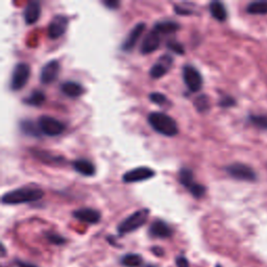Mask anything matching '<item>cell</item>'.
<instances>
[{"label":"cell","instance_id":"7402d4cb","mask_svg":"<svg viewBox=\"0 0 267 267\" xmlns=\"http://www.w3.org/2000/svg\"><path fill=\"white\" fill-rule=\"evenodd\" d=\"M46 101V95L41 90L33 91L28 97L23 99V103L32 107H41Z\"/></svg>","mask_w":267,"mask_h":267},{"label":"cell","instance_id":"4316f807","mask_svg":"<svg viewBox=\"0 0 267 267\" xmlns=\"http://www.w3.org/2000/svg\"><path fill=\"white\" fill-rule=\"evenodd\" d=\"M249 121L258 129L267 130V116L265 115H250Z\"/></svg>","mask_w":267,"mask_h":267},{"label":"cell","instance_id":"8992f818","mask_svg":"<svg viewBox=\"0 0 267 267\" xmlns=\"http://www.w3.org/2000/svg\"><path fill=\"white\" fill-rule=\"evenodd\" d=\"M166 35L161 30H159L156 26H154L153 30L143 39L142 44L140 46V53L144 56L155 53L160 47L162 39Z\"/></svg>","mask_w":267,"mask_h":267},{"label":"cell","instance_id":"52a82bcc","mask_svg":"<svg viewBox=\"0 0 267 267\" xmlns=\"http://www.w3.org/2000/svg\"><path fill=\"white\" fill-rule=\"evenodd\" d=\"M225 169L227 174L235 180L254 182L257 179V175L254 169L246 164L233 163L231 165H228Z\"/></svg>","mask_w":267,"mask_h":267},{"label":"cell","instance_id":"8fae6325","mask_svg":"<svg viewBox=\"0 0 267 267\" xmlns=\"http://www.w3.org/2000/svg\"><path fill=\"white\" fill-rule=\"evenodd\" d=\"M69 20L65 15H56L48 26V37L52 40H57L64 36L68 29Z\"/></svg>","mask_w":267,"mask_h":267},{"label":"cell","instance_id":"f546056e","mask_svg":"<svg viewBox=\"0 0 267 267\" xmlns=\"http://www.w3.org/2000/svg\"><path fill=\"white\" fill-rule=\"evenodd\" d=\"M45 236H46V239L50 241L51 244L56 245V246H62L66 242V239L64 237H62L61 235L56 234V233H46Z\"/></svg>","mask_w":267,"mask_h":267},{"label":"cell","instance_id":"44dd1931","mask_svg":"<svg viewBox=\"0 0 267 267\" xmlns=\"http://www.w3.org/2000/svg\"><path fill=\"white\" fill-rule=\"evenodd\" d=\"M20 130L21 132L30 137H35V138H40L42 136V133L38 127V124L35 125L34 121L26 119L22 120L20 123Z\"/></svg>","mask_w":267,"mask_h":267},{"label":"cell","instance_id":"603a6c76","mask_svg":"<svg viewBox=\"0 0 267 267\" xmlns=\"http://www.w3.org/2000/svg\"><path fill=\"white\" fill-rule=\"evenodd\" d=\"M34 155L36 156V158H38L39 160H41L42 162H44V163H46V164L61 165V164H64V163H65V158L60 157V156L53 155V154L48 153V152H43V151L35 152Z\"/></svg>","mask_w":267,"mask_h":267},{"label":"cell","instance_id":"4fadbf2b","mask_svg":"<svg viewBox=\"0 0 267 267\" xmlns=\"http://www.w3.org/2000/svg\"><path fill=\"white\" fill-rule=\"evenodd\" d=\"M145 29H147V24L144 22H139L136 26L131 30L128 37L125 39L124 43L121 44V51L125 53H130L134 50L137 42L141 38L142 34L144 33Z\"/></svg>","mask_w":267,"mask_h":267},{"label":"cell","instance_id":"e0dca14e","mask_svg":"<svg viewBox=\"0 0 267 267\" xmlns=\"http://www.w3.org/2000/svg\"><path fill=\"white\" fill-rule=\"evenodd\" d=\"M75 171L84 177H93L96 173L94 164L87 159H78L72 162Z\"/></svg>","mask_w":267,"mask_h":267},{"label":"cell","instance_id":"5b68a950","mask_svg":"<svg viewBox=\"0 0 267 267\" xmlns=\"http://www.w3.org/2000/svg\"><path fill=\"white\" fill-rule=\"evenodd\" d=\"M31 77V67L27 63H18L15 65L11 82H10V88L12 91H19L27 86L29 80Z\"/></svg>","mask_w":267,"mask_h":267},{"label":"cell","instance_id":"cb8c5ba5","mask_svg":"<svg viewBox=\"0 0 267 267\" xmlns=\"http://www.w3.org/2000/svg\"><path fill=\"white\" fill-rule=\"evenodd\" d=\"M247 12L252 15H266L267 14V0L251 3L247 7Z\"/></svg>","mask_w":267,"mask_h":267},{"label":"cell","instance_id":"2e32d148","mask_svg":"<svg viewBox=\"0 0 267 267\" xmlns=\"http://www.w3.org/2000/svg\"><path fill=\"white\" fill-rule=\"evenodd\" d=\"M41 16V5L38 2H31L24 8L23 18L28 26L35 24Z\"/></svg>","mask_w":267,"mask_h":267},{"label":"cell","instance_id":"484cf974","mask_svg":"<svg viewBox=\"0 0 267 267\" xmlns=\"http://www.w3.org/2000/svg\"><path fill=\"white\" fill-rule=\"evenodd\" d=\"M193 105H194V107H196L198 112L205 113V112L209 111V109H210V99L208 97V95L201 94L197 97L196 100H194Z\"/></svg>","mask_w":267,"mask_h":267},{"label":"cell","instance_id":"ac0fdd59","mask_svg":"<svg viewBox=\"0 0 267 267\" xmlns=\"http://www.w3.org/2000/svg\"><path fill=\"white\" fill-rule=\"evenodd\" d=\"M61 91L64 95L70 97V99H77V97H80L84 94L85 89L80 83L67 81L61 85Z\"/></svg>","mask_w":267,"mask_h":267},{"label":"cell","instance_id":"d590c367","mask_svg":"<svg viewBox=\"0 0 267 267\" xmlns=\"http://www.w3.org/2000/svg\"><path fill=\"white\" fill-rule=\"evenodd\" d=\"M153 252L156 254V256H163V251L161 249H158V250L153 249Z\"/></svg>","mask_w":267,"mask_h":267},{"label":"cell","instance_id":"5bb4252c","mask_svg":"<svg viewBox=\"0 0 267 267\" xmlns=\"http://www.w3.org/2000/svg\"><path fill=\"white\" fill-rule=\"evenodd\" d=\"M72 216H74L76 220L89 225H96L102 220L101 212L92 208L78 209L72 212Z\"/></svg>","mask_w":267,"mask_h":267},{"label":"cell","instance_id":"7a4b0ae2","mask_svg":"<svg viewBox=\"0 0 267 267\" xmlns=\"http://www.w3.org/2000/svg\"><path fill=\"white\" fill-rule=\"evenodd\" d=\"M148 123L158 134L165 137H175L179 134L177 121L163 112H153L148 116Z\"/></svg>","mask_w":267,"mask_h":267},{"label":"cell","instance_id":"d4e9b609","mask_svg":"<svg viewBox=\"0 0 267 267\" xmlns=\"http://www.w3.org/2000/svg\"><path fill=\"white\" fill-rule=\"evenodd\" d=\"M142 257L138 254H127L121 258V264L126 267H138L142 264Z\"/></svg>","mask_w":267,"mask_h":267},{"label":"cell","instance_id":"7c38bea8","mask_svg":"<svg viewBox=\"0 0 267 267\" xmlns=\"http://www.w3.org/2000/svg\"><path fill=\"white\" fill-rule=\"evenodd\" d=\"M173 64H174V59L171 55L161 56L150 70L151 78L154 80L163 78L167 72L171 70Z\"/></svg>","mask_w":267,"mask_h":267},{"label":"cell","instance_id":"9a60e30c","mask_svg":"<svg viewBox=\"0 0 267 267\" xmlns=\"http://www.w3.org/2000/svg\"><path fill=\"white\" fill-rule=\"evenodd\" d=\"M173 234H174V231L171 228V226L161 220L155 221L150 227V235L152 237L164 239V238L172 237Z\"/></svg>","mask_w":267,"mask_h":267},{"label":"cell","instance_id":"f1b7e54d","mask_svg":"<svg viewBox=\"0 0 267 267\" xmlns=\"http://www.w3.org/2000/svg\"><path fill=\"white\" fill-rule=\"evenodd\" d=\"M149 99L150 101L157 105V106H164L167 104L168 100H167V97L163 94V93H160V92H153L149 95Z\"/></svg>","mask_w":267,"mask_h":267},{"label":"cell","instance_id":"1f68e13d","mask_svg":"<svg viewBox=\"0 0 267 267\" xmlns=\"http://www.w3.org/2000/svg\"><path fill=\"white\" fill-rule=\"evenodd\" d=\"M103 5L109 10H118L120 7V2H117V0H105V2H103Z\"/></svg>","mask_w":267,"mask_h":267},{"label":"cell","instance_id":"8d00e7d4","mask_svg":"<svg viewBox=\"0 0 267 267\" xmlns=\"http://www.w3.org/2000/svg\"><path fill=\"white\" fill-rule=\"evenodd\" d=\"M145 267H157V266H155V265H147Z\"/></svg>","mask_w":267,"mask_h":267},{"label":"cell","instance_id":"277c9868","mask_svg":"<svg viewBox=\"0 0 267 267\" xmlns=\"http://www.w3.org/2000/svg\"><path fill=\"white\" fill-rule=\"evenodd\" d=\"M38 127L42 133V135L48 136V137H57L62 135L65 130L66 126L62 123L61 120L52 117L43 115L40 116L38 119Z\"/></svg>","mask_w":267,"mask_h":267},{"label":"cell","instance_id":"ba28073f","mask_svg":"<svg viewBox=\"0 0 267 267\" xmlns=\"http://www.w3.org/2000/svg\"><path fill=\"white\" fill-rule=\"evenodd\" d=\"M183 81L190 92H199L203 88V77L201 72L192 65L183 67Z\"/></svg>","mask_w":267,"mask_h":267},{"label":"cell","instance_id":"83f0119b","mask_svg":"<svg viewBox=\"0 0 267 267\" xmlns=\"http://www.w3.org/2000/svg\"><path fill=\"white\" fill-rule=\"evenodd\" d=\"M166 47L168 48L169 51L175 53L176 55H179V56H183L185 54V48L184 46L178 42V41H175V40H169L167 41L166 43Z\"/></svg>","mask_w":267,"mask_h":267},{"label":"cell","instance_id":"3957f363","mask_svg":"<svg viewBox=\"0 0 267 267\" xmlns=\"http://www.w3.org/2000/svg\"><path fill=\"white\" fill-rule=\"evenodd\" d=\"M150 214H151V211L148 208L140 209V210L132 213L130 216L125 218V220L118 225V227H117L118 234L123 236V235L130 234V233L138 230L139 228H141L142 226L147 224L149 217H150Z\"/></svg>","mask_w":267,"mask_h":267},{"label":"cell","instance_id":"9c48e42d","mask_svg":"<svg viewBox=\"0 0 267 267\" xmlns=\"http://www.w3.org/2000/svg\"><path fill=\"white\" fill-rule=\"evenodd\" d=\"M156 175L154 169L148 166H139L137 168L132 169V171L127 172L123 176V182L126 184H132V183H138L148 181L152 178H154Z\"/></svg>","mask_w":267,"mask_h":267},{"label":"cell","instance_id":"30bf717a","mask_svg":"<svg viewBox=\"0 0 267 267\" xmlns=\"http://www.w3.org/2000/svg\"><path fill=\"white\" fill-rule=\"evenodd\" d=\"M61 71L59 61L52 60L44 64L40 71V82L43 85H50L57 81Z\"/></svg>","mask_w":267,"mask_h":267},{"label":"cell","instance_id":"d6a6232c","mask_svg":"<svg viewBox=\"0 0 267 267\" xmlns=\"http://www.w3.org/2000/svg\"><path fill=\"white\" fill-rule=\"evenodd\" d=\"M174 10H175V13H177L178 15H184V16H187V15H191L193 14V11L187 9V8H184V7H180L178 5H176L174 7Z\"/></svg>","mask_w":267,"mask_h":267},{"label":"cell","instance_id":"6da1fadb","mask_svg":"<svg viewBox=\"0 0 267 267\" xmlns=\"http://www.w3.org/2000/svg\"><path fill=\"white\" fill-rule=\"evenodd\" d=\"M44 198V191L37 186H23L6 192L2 197L4 205H21L38 202Z\"/></svg>","mask_w":267,"mask_h":267},{"label":"cell","instance_id":"836d02e7","mask_svg":"<svg viewBox=\"0 0 267 267\" xmlns=\"http://www.w3.org/2000/svg\"><path fill=\"white\" fill-rule=\"evenodd\" d=\"M176 265H177V267H190V264H189L188 260H187V258L184 257V256L177 257Z\"/></svg>","mask_w":267,"mask_h":267},{"label":"cell","instance_id":"e575fe53","mask_svg":"<svg viewBox=\"0 0 267 267\" xmlns=\"http://www.w3.org/2000/svg\"><path fill=\"white\" fill-rule=\"evenodd\" d=\"M16 265L18 267H39L35 264H32L30 262H26V261H21V260H16Z\"/></svg>","mask_w":267,"mask_h":267},{"label":"cell","instance_id":"d6986e66","mask_svg":"<svg viewBox=\"0 0 267 267\" xmlns=\"http://www.w3.org/2000/svg\"><path fill=\"white\" fill-rule=\"evenodd\" d=\"M209 10L210 13L212 15V17L217 20V21H221L224 22L227 20L228 18V12L227 9L225 7V5L221 2H212L209 6Z\"/></svg>","mask_w":267,"mask_h":267},{"label":"cell","instance_id":"ffe728a7","mask_svg":"<svg viewBox=\"0 0 267 267\" xmlns=\"http://www.w3.org/2000/svg\"><path fill=\"white\" fill-rule=\"evenodd\" d=\"M179 182L180 184L185 187L187 190H190L194 185L198 184L194 180L193 172L190 168L182 167L179 172Z\"/></svg>","mask_w":267,"mask_h":267},{"label":"cell","instance_id":"4dcf8cb0","mask_svg":"<svg viewBox=\"0 0 267 267\" xmlns=\"http://www.w3.org/2000/svg\"><path fill=\"white\" fill-rule=\"evenodd\" d=\"M220 107L224 108V109H228L231 107H234L236 105V101L234 97L230 96V95H224L222 99L220 100V103H218Z\"/></svg>","mask_w":267,"mask_h":267}]
</instances>
